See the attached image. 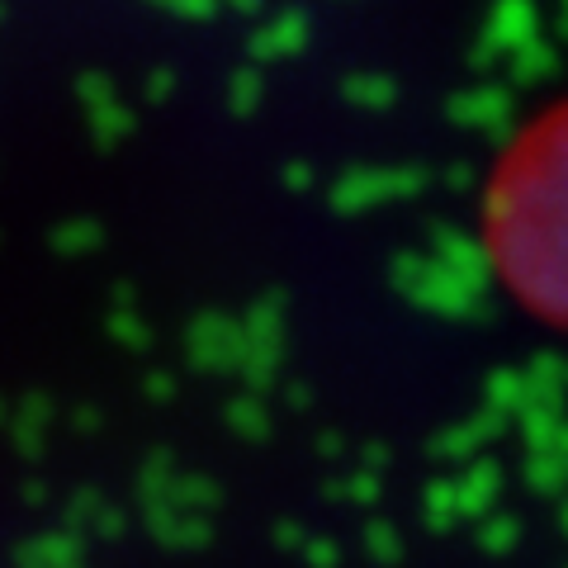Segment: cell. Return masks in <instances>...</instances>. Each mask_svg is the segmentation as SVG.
<instances>
[{
    "mask_svg": "<svg viewBox=\"0 0 568 568\" xmlns=\"http://www.w3.org/2000/svg\"><path fill=\"white\" fill-rule=\"evenodd\" d=\"M503 256L536 304L568 317V119L511 171L503 194Z\"/></svg>",
    "mask_w": 568,
    "mask_h": 568,
    "instance_id": "1",
    "label": "cell"
}]
</instances>
